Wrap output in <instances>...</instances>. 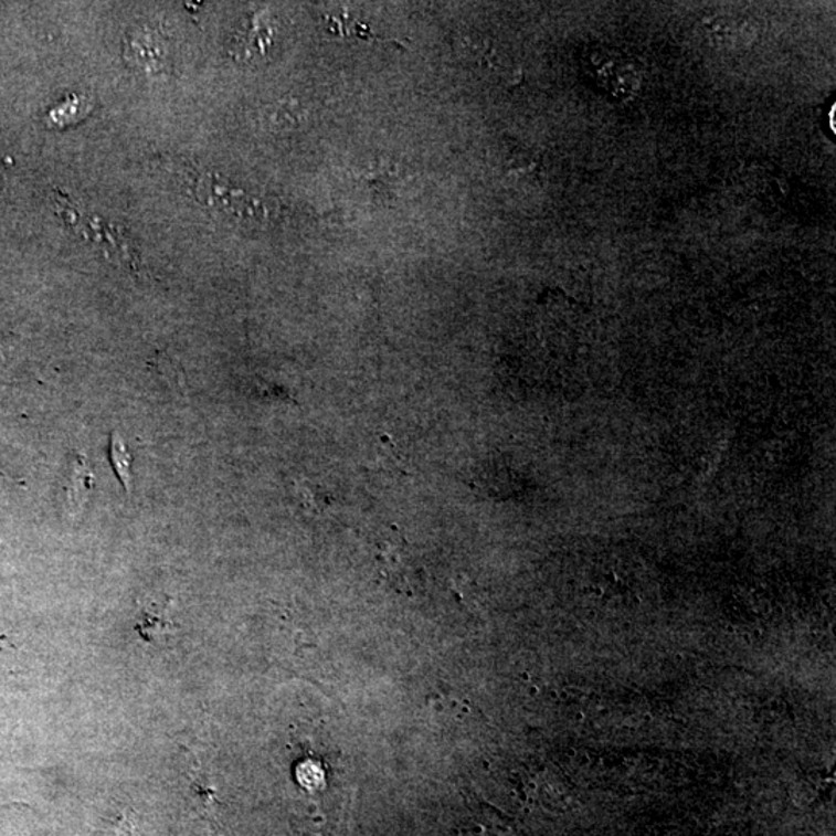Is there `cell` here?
I'll return each mask as SVG.
<instances>
[{
    "instance_id": "1",
    "label": "cell",
    "mask_w": 836,
    "mask_h": 836,
    "mask_svg": "<svg viewBox=\"0 0 836 836\" xmlns=\"http://www.w3.org/2000/svg\"><path fill=\"white\" fill-rule=\"evenodd\" d=\"M703 25L707 40L718 49H743L756 40V29L751 18L741 14H716L705 19Z\"/></svg>"
},
{
    "instance_id": "2",
    "label": "cell",
    "mask_w": 836,
    "mask_h": 836,
    "mask_svg": "<svg viewBox=\"0 0 836 836\" xmlns=\"http://www.w3.org/2000/svg\"><path fill=\"white\" fill-rule=\"evenodd\" d=\"M169 612H171V606H169L168 601H165V603L152 601V603L146 604L140 609L135 629L148 643L168 637L169 634L174 632V623H172Z\"/></svg>"
},
{
    "instance_id": "3",
    "label": "cell",
    "mask_w": 836,
    "mask_h": 836,
    "mask_svg": "<svg viewBox=\"0 0 836 836\" xmlns=\"http://www.w3.org/2000/svg\"><path fill=\"white\" fill-rule=\"evenodd\" d=\"M110 462L114 465L118 479L121 480L123 487L127 493L133 491V456L127 451L125 441L118 433H112L110 438Z\"/></svg>"
},
{
    "instance_id": "4",
    "label": "cell",
    "mask_w": 836,
    "mask_h": 836,
    "mask_svg": "<svg viewBox=\"0 0 836 836\" xmlns=\"http://www.w3.org/2000/svg\"><path fill=\"white\" fill-rule=\"evenodd\" d=\"M296 496H298L300 506L306 507L307 510L316 511V514H321L326 508H330L331 502H334L330 495H327L319 485L311 484L308 480H300L296 484Z\"/></svg>"
},
{
    "instance_id": "5",
    "label": "cell",
    "mask_w": 836,
    "mask_h": 836,
    "mask_svg": "<svg viewBox=\"0 0 836 836\" xmlns=\"http://www.w3.org/2000/svg\"><path fill=\"white\" fill-rule=\"evenodd\" d=\"M88 477L86 465L80 464L75 466V473H73L71 489H68V502L71 507H80L83 504L84 496L88 491Z\"/></svg>"
}]
</instances>
